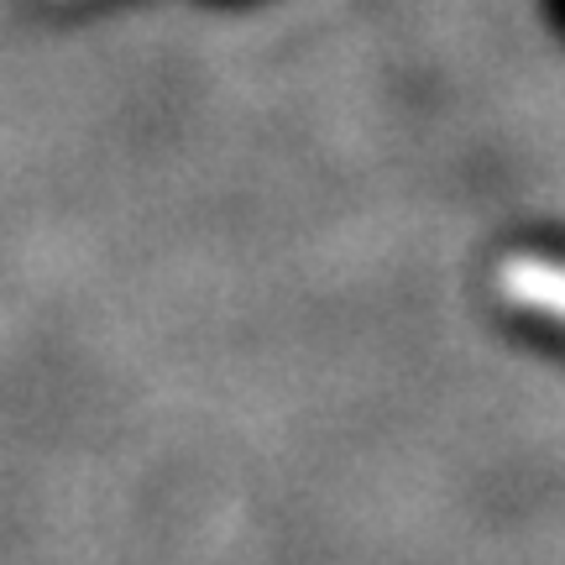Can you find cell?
I'll list each match as a JSON object with an SVG mask.
<instances>
[{"label": "cell", "mask_w": 565, "mask_h": 565, "mask_svg": "<svg viewBox=\"0 0 565 565\" xmlns=\"http://www.w3.org/2000/svg\"><path fill=\"white\" fill-rule=\"evenodd\" d=\"M503 294L508 303H524V309H540L545 320L561 315V267L550 257H513L503 263Z\"/></svg>", "instance_id": "cell-1"}]
</instances>
